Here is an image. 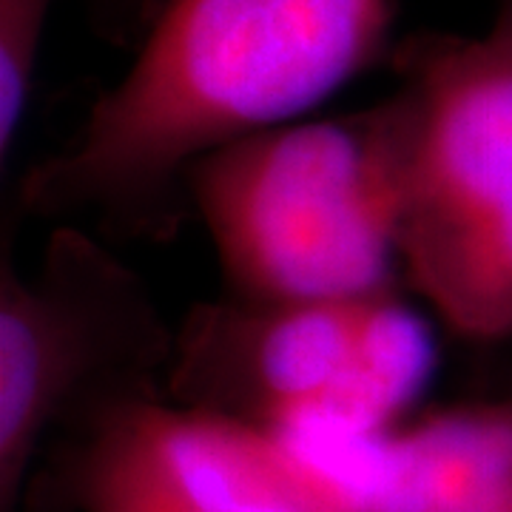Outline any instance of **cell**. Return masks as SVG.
Masks as SVG:
<instances>
[{
    "mask_svg": "<svg viewBox=\"0 0 512 512\" xmlns=\"http://www.w3.org/2000/svg\"><path fill=\"white\" fill-rule=\"evenodd\" d=\"M436 365L433 325L402 293L350 302L225 293L177 325L163 396L293 444H330L399 427Z\"/></svg>",
    "mask_w": 512,
    "mask_h": 512,
    "instance_id": "cell-4",
    "label": "cell"
},
{
    "mask_svg": "<svg viewBox=\"0 0 512 512\" xmlns=\"http://www.w3.org/2000/svg\"><path fill=\"white\" fill-rule=\"evenodd\" d=\"M293 447L350 512H512V393L450 404L370 439Z\"/></svg>",
    "mask_w": 512,
    "mask_h": 512,
    "instance_id": "cell-6",
    "label": "cell"
},
{
    "mask_svg": "<svg viewBox=\"0 0 512 512\" xmlns=\"http://www.w3.org/2000/svg\"><path fill=\"white\" fill-rule=\"evenodd\" d=\"M137 404H123L72 430L63 458L66 501L77 512H197L137 424Z\"/></svg>",
    "mask_w": 512,
    "mask_h": 512,
    "instance_id": "cell-8",
    "label": "cell"
},
{
    "mask_svg": "<svg viewBox=\"0 0 512 512\" xmlns=\"http://www.w3.org/2000/svg\"><path fill=\"white\" fill-rule=\"evenodd\" d=\"M404 103V285L464 342L512 339V0L481 35H419Z\"/></svg>",
    "mask_w": 512,
    "mask_h": 512,
    "instance_id": "cell-3",
    "label": "cell"
},
{
    "mask_svg": "<svg viewBox=\"0 0 512 512\" xmlns=\"http://www.w3.org/2000/svg\"><path fill=\"white\" fill-rule=\"evenodd\" d=\"M404 103L302 117L222 146L185 177L228 296L350 302L399 293Z\"/></svg>",
    "mask_w": 512,
    "mask_h": 512,
    "instance_id": "cell-2",
    "label": "cell"
},
{
    "mask_svg": "<svg viewBox=\"0 0 512 512\" xmlns=\"http://www.w3.org/2000/svg\"><path fill=\"white\" fill-rule=\"evenodd\" d=\"M55 0H0V163L18 143Z\"/></svg>",
    "mask_w": 512,
    "mask_h": 512,
    "instance_id": "cell-9",
    "label": "cell"
},
{
    "mask_svg": "<svg viewBox=\"0 0 512 512\" xmlns=\"http://www.w3.org/2000/svg\"><path fill=\"white\" fill-rule=\"evenodd\" d=\"M137 424L197 512H350L328 478L271 430L165 399L137 404Z\"/></svg>",
    "mask_w": 512,
    "mask_h": 512,
    "instance_id": "cell-7",
    "label": "cell"
},
{
    "mask_svg": "<svg viewBox=\"0 0 512 512\" xmlns=\"http://www.w3.org/2000/svg\"><path fill=\"white\" fill-rule=\"evenodd\" d=\"M131 63L66 146L20 183L40 220L92 217L165 239L188 214L202 157L311 117L373 69L393 40V0H94Z\"/></svg>",
    "mask_w": 512,
    "mask_h": 512,
    "instance_id": "cell-1",
    "label": "cell"
},
{
    "mask_svg": "<svg viewBox=\"0 0 512 512\" xmlns=\"http://www.w3.org/2000/svg\"><path fill=\"white\" fill-rule=\"evenodd\" d=\"M177 325L146 282L77 222L32 274L0 271V512H18L43 441L114 407L165 399Z\"/></svg>",
    "mask_w": 512,
    "mask_h": 512,
    "instance_id": "cell-5",
    "label": "cell"
}]
</instances>
